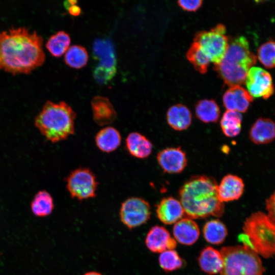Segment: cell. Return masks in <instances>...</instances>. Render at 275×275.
I'll return each instance as SVG.
<instances>
[{"label":"cell","instance_id":"6da1fadb","mask_svg":"<svg viewBox=\"0 0 275 275\" xmlns=\"http://www.w3.org/2000/svg\"><path fill=\"white\" fill-rule=\"evenodd\" d=\"M43 38L25 27L0 32V70L12 74L28 73L43 64Z\"/></svg>","mask_w":275,"mask_h":275},{"label":"cell","instance_id":"7a4b0ae2","mask_svg":"<svg viewBox=\"0 0 275 275\" xmlns=\"http://www.w3.org/2000/svg\"><path fill=\"white\" fill-rule=\"evenodd\" d=\"M217 185L214 178L206 175L193 176L183 183L179 191V201L187 217L223 215L224 204L218 199Z\"/></svg>","mask_w":275,"mask_h":275},{"label":"cell","instance_id":"3957f363","mask_svg":"<svg viewBox=\"0 0 275 275\" xmlns=\"http://www.w3.org/2000/svg\"><path fill=\"white\" fill-rule=\"evenodd\" d=\"M76 113L67 103L47 101L35 119V125L46 140L55 143L75 132Z\"/></svg>","mask_w":275,"mask_h":275},{"label":"cell","instance_id":"277c9868","mask_svg":"<svg viewBox=\"0 0 275 275\" xmlns=\"http://www.w3.org/2000/svg\"><path fill=\"white\" fill-rule=\"evenodd\" d=\"M256 56L251 51L248 40L243 36L229 42L226 53L215 69L227 85H239L245 81L249 70L256 63Z\"/></svg>","mask_w":275,"mask_h":275},{"label":"cell","instance_id":"5b68a950","mask_svg":"<svg viewBox=\"0 0 275 275\" xmlns=\"http://www.w3.org/2000/svg\"><path fill=\"white\" fill-rule=\"evenodd\" d=\"M242 230L239 237L243 245L265 258L275 256V224L266 213H253L244 222Z\"/></svg>","mask_w":275,"mask_h":275},{"label":"cell","instance_id":"8992f818","mask_svg":"<svg viewBox=\"0 0 275 275\" xmlns=\"http://www.w3.org/2000/svg\"><path fill=\"white\" fill-rule=\"evenodd\" d=\"M221 275H263L265 268L260 256L243 245L222 247Z\"/></svg>","mask_w":275,"mask_h":275},{"label":"cell","instance_id":"52a82bcc","mask_svg":"<svg viewBox=\"0 0 275 275\" xmlns=\"http://www.w3.org/2000/svg\"><path fill=\"white\" fill-rule=\"evenodd\" d=\"M226 32L225 25L219 24L209 31L197 33L194 38L215 65L221 62L228 48L229 41Z\"/></svg>","mask_w":275,"mask_h":275},{"label":"cell","instance_id":"ba28073f","mask_svg":"<svg viewBox=\"0 0 275 275\" xmlns=\"http://www.w3.org/2000/svg\"><path fill=\"white\" fill-rule=\"evenodd\" d=\"M66 186L72 198L82 201L96 196L98 182L95 175L89 168H79L66 178Z\"/></svg>","mask_w":275,"mask_h":275},{"label":"cell","instance_id":"9c48e42d","mask_svg":"<svg viewBox=\"0 0 275 275\" xmlns=\"http://www.w3.org/2000/svg\"><path fill=\"white\" fill-rule=\"evenodd\" d=\"M151 214L149 203L139 197H131L121 204L120 217L127 228L132 229L145 224Z\"/></svg>","mask_w":275,"mask_h":275},{"label":"cell","instance_id":"30bf717a","mask_svg":"<svg viewBox=\"0 0 275 275\" xmlns=\"http://www.w3.org/2000/svg\"><path fill=\"white\" fill-rule=\"evenodd\" d=\"M248 91L253 97L267 99L273 93L274 87L269 73L259 67H252L245 80Z\"/></svg>","mask_w":275,"mask_h":275},{"label":"cell","instance_id":"8fae6325","mask_svg":"<svg viewBox=\"0 0 275 275\" xmlns=\"http://www.w3.org/2000/svg\"><path fill=\"white\" fill-rule=\"evenodd\" d=\"M157 160L162 170L169 174H178L186 168L187 159L184 151L180 147H170L160 151Z\"/></svg>","mask_w":275,"mask_h":275},{"label":"cell","instance_id":"7c38bea8","mask_svg":"<svg viewBox=\"0 0 275 275\" xmlns=\"http://www.w3.org/2000/svg\"><path fill=\"white\" fill-rule=\"evenodd\" d=\"M145 244L151 252L161 253L167 250H174L177 241L164 227L156 225L148 231Z\"/></svg>","mask_w":275,"mask_h":275},{"label":"cell","instance_id":"4fadbf2b","mask_svg":"<svg viewBox=\"0 0 275 275\" xmlns=\"http://www.w3.org/2000/svg\"><path fill=\"white\" fill-rule=\"evenodd\" d=\"M93 118L100 126H108L116 119L117 113L109 101L105 97L96 96L91 102Z\"/></svg>","mask_w":275,"mask_h":275},{"label":"cell","instance_id":"5bb4252c","mask_svg":"<svg viewBox=\"0 0 275 275\" xmlns=\"http://www.w3.org/2000/svg\"><path fill=\"white\" fill-rule=\"evenodd\" d=\"M249 92L239 85L230 87L223 97V104L227 110L245 112L253 101Z\"/></svg>","mask_w":275,"mask_h":275},{"label":"cell","instance_id":"9a60e30c","mask_svg":"<svg viewBox=\"0 0 275 275\" xmlns=\"http://www.w3.org/2000/svg\"><path fill=\"white\" fill-rule=\"evenodd\" d=\"M156 211L158 218L166 225L175 224L185 214L180 201L172 197L162 199L157 205Z\"/></svg>","mask_w":275,"mask_h":275},{"label":"cell","instance_id":"2e32d148","mask_svg":"<svg viewBox=\"0 0 275 275\" xmlns=\"http://www.w3.org/2000/svg\"><path fill=\"white\" fill-rule=\"evenodd\" d=\"M244 184L242 179L235 175L228 174L217 185L219 200L223 203L239 199L244 191Z\"/></svg>","mask_w":275,"mask_h":275},{"label":"cell","instance_id":"e0dca14e","mask_svg":"<svg viewBox=\"0 0 275 275\" xmlns=\"http://www.w3.org/2000/svg\"><path fill=\"white\" fill-rule=\"evenodd\" d=\"M173 234L176 241L182 244L190 245L198 239L200 230L197 224L193 219L185 217L174 224Z\"/></svg>","mask_w":275,"mask_h":275},{"label":"cell","instance_id":"ac0fdd59","mask_svg":"<svg viewBox=\"0 0 275 275\" xmlns=\"http://www.w3.org/2000/svg\"><path fill=\"white\" fill-rule=\"evenodd\" d=\"M249 138L257 145L270 143L275 139L274 122L269 118L258 119L250 129Z\"/></svg>","mask_w":275,"mask_h":275},{"label":"cell","instance_id":"d6986e66","mask_svg":"<svg viewBox=\"0 0 275 275\" xmlns=\"http://www.w3.org/2000/svg\"><path fill=\"white\" fill-rule=\"evenodd\" d=\"M201 269L209 275L220 273L223 266V260L220 251L211 246L204 248L198 259Z\"/></svg>","mask_w":275,"mask_h":275},{"label":"cell","instance_id":"ffe728a7","mask_svg":"<svg viewBox=\"0 0 275 275\" xmlns=\"http://www.w3.org/2000/svg\"><path fill=\"white\" fill-rule=\"evenodd\" d=\"M125 144L129 154L136 158H146L152 151V143L145 135L138 132L130 133L126 138Z\"/></svg>","mask_w":275,"mask_h":275},{"label":"cell","instance_id":"44dd1931","mask_svg":"<svg viewBox=\"0 0 275 275\" xmlns=\"http://www.w3.org/2000/svg\"><path fill=\"white\" fill-rule=\"evenodd\" d=\"M167 120L168 124L173 129L182 131L187 129L191 125L192 115L185 105L177 104L168 109Z\"/></svg>","mask_w":275,"mask_h":275},{"label":"cell","instance_id":"7402d4cb","mask_svg":"<svg viewBox=\"0 0 275 275\" xmlns=\"http://www.w3.org/2000/svg\"><path fill=\"white\" fill-rule=\"evenodd\" d=\"M95 141L100 150L105 153H111L120 146L121 136L118 130L108 126L104 127L97 133Z\"/></svg>","mask_w":275,"mask_h":275},{"label":"cell","instance_id":"603a6c76","mask_svg":"<svg viewBox=\"0 0 275 275\" xmlns=\"http://www.w3.org/2000/svg\"><path fill=\"white\" fill-rule=\"evenodd\" d=\"M94 57L99 61V65L109 68L116 67L117 59L114 45L108 39H97L93 45Z\"/></svg>","mask_w":275,"mask_h":275},{"label":"cell","instance_id":"cb8c5ba5","mask_svg":"<svg viewBox=\"0 0 275 275\" xmlns=\"http://www.w3.org/2000/svg\"><path fill=\"white\" fill-rule=\"evenodd\" d=\"M205 239L209 243L218 245L225 240L228 231L225 225L218 219L206 222L203 228Z\"/></svg>","mask_w":275,"mask_h":275},{"label":"cell","instance_id":"d4e9b609","mask_svg":"<svg viewBox=\"0 0 275 275\" xmlns=\"http://www.w3.org/2000/svg\"><path fill=\"white\" fill-rule=\"evenodd\" d=\"M195 113L201 121L206 123H214L219 118L220 109L214 100L203 99L196 103Z\"/></svg>","mask_w":275,"mask_h":275},{"label":"cell","instance_id":"484cf974","mask_svg":"<svg viewBox=\"0 0 275 275\" xmlns=\"http://www.w3.org/2000/svg\"><path fill=\"white\" fill-rule=\"evenodd\" d=\"M31 208L33 214L37 216L45 217L50 215L54 208L51 195L45 190L39 191L31 202Z\"/></svg>","mask_w":275,"mask_h":275},{"label":"cell","instance_id":"4316f807","mask_svg":"<svg viewBox=\"0 0 275 275\" xmlns=\"http://www.w3.org/2000/svg\"><path fill=\"white\" fill-rule=\"evenodd\" d=\"M242 119V117L240 113L227 110L223 114L220 121L223 133L230 138L238 135L241 131Z\"/></svg>","mask_w":275,"mask_h":275},{"label":"cell","instance_id":"83f0119b","mask_svg":"<svg viewBox=\"0 0 275 275\" xmlns=\"http://www.w3.org/2000/svg\"><path fill=\"white\" fill-rule=\"evenodd\" d=\"M71 40L66 32L60 31L51 35L46 43V47L54 57H60L69 48Z\"/></svg>","mask_w":275,"mask_h":275},{"label":"cell","instance_id":"f1b7e54d","mask_svg":"<svg viewBox=\"0 0 275 275\" xmlns=\"http://www.w3.org/2000/svg\"><path fill=\"white\" fill-rule=\"evenodd\" d=\"M186 57L200 73L206 72L211 61L199 43L194 41L191 44L187 52Z\"/></svg>","mask_w":275,"mask_h":275},{"label":"cell","instance_id":"f546056e","mask_svg":"<svg viewBox=\"0 0 275 275\" xmlns=\"http://www.w3.org/2000/svg\"><path fill=\"white\" fill-rule=\"evenodd\" d=\"M65 63L69 67L79 69L85 66L88 61V54L85 47L80 45L70 47L65 55Z\"/></svg>","mask_w":275,"mask_h":275},{"label":"cell","instance_id":"4dcf8cb0","mask_svg":"<svg viewBox=\"0 0 275 275\" xmlns=\"http://www.w3.org/2000/svg\"><path fill=\"white\" fill-rule=\"evenodd\" d=\"M158 261L160 266L166 272L177 270L183 265L182 259L174 250H167L160 253Z\"/></svg>","mask_w":275,"mask_h":275},{"label":"cell","instance_id":"1f68e13d","mask_svg":"<svg viewBox=\"0 0 275 275\" xmlns=\"http://www.w3.org/2000/svg\"><path fill=\"white\" fill-rule=\"evenodd\" d=\"M257 57L266 68L275 67V41L269 40L262 44L257 51Z\"/></svg>","mask_w":275,"mask_h":275},{"label":"cell","instance_id":"d6a6232c","mask_svg":"<svg viewBox=\"0 0 275 275\" xmlns=\"http://www.w3.org/2000/svg\"><path fill=\"white\" fill-rule=\"evenodd\" d=\"M116 67L109 68L98 64L93 72L94 79L98 83L106 84L115 76Z\"/></svg>","mask_w":275,"mask_h":275},{"label":"cell","instance_id":"836d02e7","mask_svg":"<svg viewBox=\"0 0 275 275\" xmlns=\"http://www.w3.org/2000/svg\"><path fill=\"white\" fill-rule=\"evenodd\" d=\"M201 0H180L178 1L179 6L187 11H195L202 5Z\"/></svg>","mask_w":275,"mask_h":275},{"label":"cell","instance_id":"e575fe53","mask_svg":"<svg viewBox=\"0 0 275 275\" xmlns=\"http://www.w3.org/2000/svg\"><path fill=\"white\" fill-rule=\"evenodd\" d=\"M265 206L267 216L275 224V191L266 200Z\"/></svg>","mask_w":275,"mask_h":275},{"label":"cell","instance_id":"d590c367","mask_svg":"<svg viewBox=\"0 0 275 275\" xmlns=\"http://www.w3.org/2000/svg\"><path fill=\"white\" fill-rule=\"evenodd\" d=\"M67 10L71 15L74 16L79 15L81 13V9L76 4L70 6Z\"/></svg>","mask_w":275,"mask_h":275},{"label":"cell","instance_id":"8d00e7d4","mask_svg":"<svg viewBox=\"0 0 275 275\" xmlns=\"http://www.w3.org/2000/svg\"><path fill=\"white\" fill-rule=\"evenodd\" d=\"M77 2L76 1H74V0H73V1L70 0V1H66L65 2V3H64L65 7L66 9H67L70 6L75 5L77 3Z\"/></svg>","mask_w":275,"mask_h":275},{"label":"cell","instance_id":"74e56055","mask_svg":"<svg viewBox=\"0 0 275 275\" xmlns=\"http://www.w3.org/2000/svg\"><path fill=\"white\" fill-rule=\"evenodd\" d=\"M84 275H102V274L97 272L91 271V272H87L85 273Z\"/></svg>","mask_w":275,"mask_h":275}]
</instances>
